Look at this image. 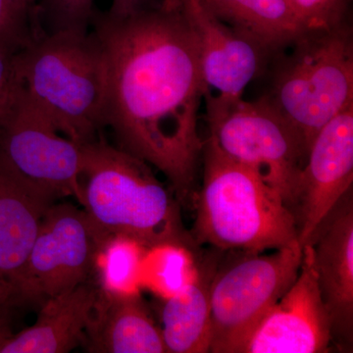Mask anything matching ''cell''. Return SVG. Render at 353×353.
Wrapping results in <instances>:
<instances>
[{
	"label": "cell",
	"mask_w": 353,
	"mask_h": 353,
	"mask_svg": "<svg viewBox=\"0 0 353 353\" xmlns=\"http://www.w3.org/2000/svg\"><path fill=\"white\" fill-rule=\"evenodd\" d=\"M288 1H289L290 3V0H288ZM290 6H292V3H290ZM292 8H294V7H292Z\"/></svg>",
	"instance_id": "83f0119b"
},
{
	"label": "cell",
	"mask_w": 353,
	"mask_h": 353,
	"mask_svg": "<svg viewBox=\"0 0 353 353\" xmlns=\"http://www.w3.org/2000/svg\"><path fill=\"white\" fill-rule=\"evenodd\" d=\"M43 34L37 0H0V50L20 52Z\"/></svg>",
	"instance_id": "44dd1931"
},
{
	"label": "cell",
	"mask_w": 353,
	"mask_h": 353,
	"mask_svg": "<svg viewBox=\"0 0 353 353\" xmlns=\"http://www.w3.org/2000/svg\"><path fill=\"white\" fill-rule=\"evenodd\" d=\"M23 99L0 123V155L16 173L55 199H80L83 143L62 137Z\"/></svg>",
	"instance_id": "9c48e42d"
},
{
	"label": "cell",
	"mask_w": 353,
	"mask_h": 353,
	"mask_svg": "<svg viewBox=\"0 0 353 353\" xmlns=\"http://www.w3.org/2000/svg\"><path fill=\"white\" fill-rule=\"evenodd\" d=\"M101 243L83 209L53 204L43 216L8 307L39 309L52 297L87 282Z\"/></svg>",
	"instance_id": "ba28073f"
},
{
	"label": "cell",
	"mask_w": 353,
	"mask_h": 353,
	"mask_svg": "<svg viewBox=\"0 0 353 353\" xmlns=\"http://www.w3.org/2000/svg\"><path fill=\"white\" fill-rule=\"evenodd\" d=\"M57 199L24 180L0 155V306L22 275L46 211Z\"/></svg>",
	"instance_id": "5bb4252c"
},
{
	"label": "cell",
	"mask_w": 353,
	"mask_h": 353,
	"mask_svg": "<svg viewBox=\"0 0 353 353\" xmlns=\"http://www.w3.org/2000/svg\"><path fill=\"white\" fill-rule=\"evenodd\" d=\"M202 0H163L164 3L178 9L187 17L194 15L202 9Z\"/></svg>",
	"instance_id": "484cf974"
},
{
	"label": "cell",
	"mask_w": 353,
	"mask_h": 353,
	"mask_svg": "<svg viewBox=\"0 0 353 353\" xmlns=\"http://www.w3.org/2000/svg\"><path fill=\"white\" fill-rule=\"evenodd\" d=\"M94 353H168L160 327L138 292L99 288L85 343Z\"/></svg>",
	"instance_id": "9a60e30c"
},
{
	"label": "cell",
	"mask_w": 353,
	"mask_h": 353,
	"mask_svg": "<svg viewBox=\"0 0 353 353\" xmlns=\"http://www.w3.org/2000/svg\"><path fill=\"white\" fill-rule=\"evenodd\" d=\"M152 6V0H112L108 13L113 17H126Z\"/></svg>",
	"instance_id": "d4e9b609"
},
{
	"label": "cell",
	"mask_w": 353,
	"mask_h": 353,
	"mask_svg": "<svg viewBox=\"0 0 353 353\" xmlns=\"http://www.w3.org/2000/svg\"><path fill=\"white\" fill-rule=\"evenodd\" d=\"M2 309L3 308L0 306V352H1V350L6 345L7 341L10 340L11 336H13L10 328L7 325L6 320L4 319L3 315H2Z\"/></svg>",
	"instance_id": "4316f807"
},
{
	"label": "cell",
	"mask_w": 353,
	"mask_h": 353,
	"mask_svg": "<svg viewBox=\"0 0 353 353\" xmlns=\"http://www.w3.org/2000/svg\"><path fill=\"white\" fill-rule=\"evenodd\" d=\"M83 150L79 201L102 243L125 236L148 250L181 245L197 250L183 226L182 204L150 164L102 139L83 143Z\"/></svg>",
	"instance_id": "7a4b0ae2"
},
{
	"label": "cell",
	"mask_w": 353,
	"mask_h": 353,
	"mask_svg": "<svg viewBox=\"0 0 353 353\" xmlns=\"http://www.w3.org/2000/svg\"><path fill=\"white\" fill-rule=\"evenodd\" d=\"M94 0H39L41 28L46 34L88 32L94 19Z\"/></svg>",
	"instance_id": "7402d4cb"
},
{
	"label": "cell",
	"mask_w": 353,
	"mask_h": 353,
	"mask_svg": "<svg viewBox=\"0 0 353 353\" xmlns=\"http://www.w3.org/2000/svg\"><path fill=\"white\" fill-rule=\"evenodd\" d=\"M204 105L208 139L223 154L254 172L292 212L308 155L299 134L262 97L246 101L206 94Z\"/></svg>",
	"instance_id": "8992f818"
},
{
	"label": "cell",
	"mask_w": 353,
	"mask_h": 353,
	"mask_svg": "<svg viewBox=\"0 0 353 353\" xmlns=\"http://www.w3.org/2000/svg\"><path fill=\"white\" fill-rule=\"evenodd\" d=\"M148 248L134 239L114 236L101 243L94 271L101 290L112 292H138L141 272Z\"/></svg>",
	"instance_id": "ffe728a7"
},
{
	"label": "cell",
	"mask_w": 353,
	"mask_h": 353,
	"mask_svg": "<svg viewBox=\"0 0 353 353\" xmlns=\"http://www.w3.org/2000/svg\"><path fill=\"white\" fill-rule=\"evenodd\" d=\"M106 60L104 128L118 148L162 172L182 205L196 192L205 87L196 29L163 1L126 17L94 14Z\"/></svg>",
	"instance_id": "6da1fadb"
},
{
	"label": "cell",
	"mask_w": 353,
	"mask_h": 353,
	"mask_svg": "<svg viewBox=\"0 0 353 353\" xmlns=\"http://www.w3.org/2000/svg\"><path fill=\"white\" fill-rule=\"evenodd\" d=\"M331 322L318 285L312 246H303L294 284L255 324L232 353H326Z\"/></svg>",
	"instance_id": "30bf717a"
},
{
	"label": "cell",
	"mask_w": 353,
	"mask_h": 353,
	"mask_svg": "<svg viewBox=\"0 0 353 353\" xmlns=\"http://www.w3.org/2000/svg\"><path fill=\"white\" fill-rule=\"evenodd\" d=\"M25 101L79 143L104 129L108 73L94 32L43 34L16 55Z\"/></svg>",
	"instance_id": "3957f363"
},
{
	"label": "cell",
	"mask_w": 353,
	"mask_h": 353,
	"mask_svg": "<svg viewBox=\"0 0 353 353\" xmlns=\"http://www.w3.org/2000/svg\"><path fill=\"white\" fill-rule=\"evenodd\" d=\"M202 161L201 188L192 199L196 221L190 234L197 246L259 253L299 243L294 213L254 172L223 154L209 139Z\"/></svg>",
	"instance_id": "277c9868"
},
{
	"label": "cell",
	"mask_w": 353,
	"mask_h": 353,
	"mask_svg": "<svg viewBox=\"0 0 353 353\" xmlns=\"http://www.w3.org/2000/svg\"><path fill=\"white\" fill-rule=\"evenodd\" d=\"M352 183L353 104L323 128L309 148L292 211L301 246Z\"/></svg>",
	"instance_id": "8fae6325"
},
{
	"label": "cell",
	"mask_w": 353,
	"mask_h": 353,
	"mask_svg": "<svg viewBox=\"0 0 353 353\" xmlns=\"http://www.w3.org/2000/svg\"><path fill=\"white\" fill-rule=\"evenodd\" d=\"M16 55L0 50V123L12 110L22 92Z\"/></svg>",
	"instance_id": "cb8c5ba5"
},
{
	"label": "cell",
	"mask_w": 353,
	"mask_h": 353,
	"mask_svg": "<svg viewBox=\"0 0 353 353\" xmlns=\"http://www.w3.org/2000/svg\"><path fill=\"white\" fill-rule=\"evenodd\" d=\"M197 250L181 245H162L146 252L141 272V284L167 299L178 294L197 273Z\"/></svg>",
	"instance_id": "d6986e66"
},
{
	"label": "cell",
	"mask_w": 353,
	"mask_h": 353,
	"mask_svg": "<svg viewBox=\"0 0 353 353\" xmlns=\"http://www.w3.org/2000/svg\"><path fill=\"white\" fill-rule=\"evenodd\" d=\"M334 345L353 343V194L341 197L309 240Z\"/></svg>",
	"instance_id": "7c38bea8"
},
{
	"label": "cell",
	"mask_w": 353,
	"mask_h": 353,
	"mask_svg": "<svg viewBox=\"0 0 353 353\" xmlns=\"http://www.w3.org/2000/svg\"><path fill=\"white\" fill-rule=\"evenodd\" d=\"M187 18L199 39L205 94L224 99H241L248 85L266 73L273 58L271 53L203 8Z\"/></svg>",
	"instance_id": "4fadbf2b"
},
{
	"label": "cell",
	"mask_w": 353,
	"mask_h": 353,
	"mask_svg": "<svg viewBox=\"0 0 353 353\" xmlns=\"http://www.w3.org/2000/svg\"><path fill=\"white\" fill-rule=\"evenodd\" d=\"M201 6L273 57L307 30L288 0H202Z\"/></svg>",
	"instance_id": "ac0fdd59"
},
{
	"label": "cell",
	"mask_w": 353,
	"mask_h": 353,
	"mask_svg": "<svg viewBox=\"0 0 353 353\" xmlns=\"http://www.w3.org/2000/svg\"><path fill=\"white\" fill-rule=\"evenodd\" d=\"M352 0H290L307 30L331 29L348 22Z\"/></svg>",
	"instance_id": "603a6c76"
},
{
	"label": "cell",
	"mask_w": 353,
	"mask_h": 353,
	"mask_svg": "<svg viewBox=\"0 0 353 353\" xmlns=\"http://www.w3.org/2000/svg\"><path fill=\"white\" fill-rule=\"evenodd\" d=\"M217 268L210 292L209 352L232 353L260 318L294 284L301 269L303 246L246 253Z\"/></svg>",
	"instance_id": "52a82bcc"
},
{
	"label": "cell",
	"mask_w": 353,
	"mask_h": 353,
	"mask_svg": "<svg viewBox=\"0 0 353 353\" xmlns=\"http://www.w3.org/2000/svg\"><path fill=\"white\" fill-rule=\"evenodd\" d=\"M99 288L87 282L52 297L29 328L13 334L0 353H66L83 345Z\"/></svg>",
	"instance_id": "2e32d148"
},
{
	"label": "cell",
	"mask_w": 353,
	"mask_h": 353,
	"mask_svg": "<svg viewBox=\"0 0 353 353\" xmlns=\"http://www.w3.org/2000/svg\"><path fill=\"white\" fill-rule=\"evenodd\" d=\"M218 265L215 252L199 259L194 281L165 299L161 331L168 353L209 352L211 285Z\"/></svg>",
	"instance_id": "e0dca14e"
},
{
	"label": "cell",
	"mask_w": 353,
	"mask_h": 353,
	"mask_svg": "<svg viewBox=\"0 0 353 353\" xmlns=\"http://www.w3.org/2000/svg\"><path fill=\"white\" fill-rule=\"evenodd\" d=\"M262 97L294 130L309 152L313 139L353 104V30L348 22L306 30L272 58Z\"/></svg>",
	"instance_id": "5b68a950"
}]
</instances>
